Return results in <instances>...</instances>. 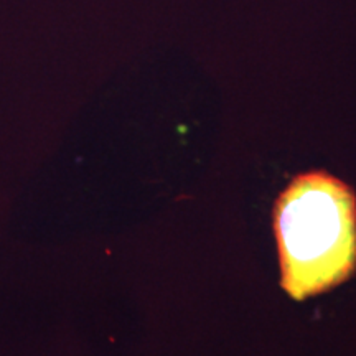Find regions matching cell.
Returning <instances> with one entry per match:
<instances>
[{
	"mask_svg": "<svg viewBox=\"0 0 356 356\" xmlns=\"http://www.w3.org/2000/svg\"><path fill=\"white\" fill-rule=\"evenodd\" d=\"M282 286L296 299L323 292L353 273L356 208L348 186L325 173L297 178L275 207Z\"/></svg>",
	"mask_w": 356,
	"mask_h": 356,
	"instance_id": "obj_1",
	"label": "cell"
}]
</instances>
